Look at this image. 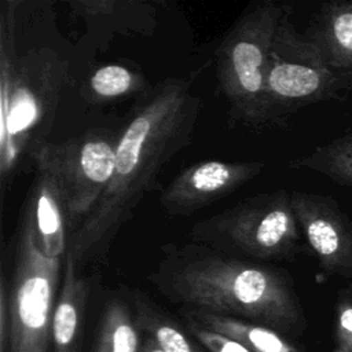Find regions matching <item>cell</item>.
<instances>
[{"label":"cell","mask_w":352,"mask_h":352,"mask_svg":"<svg viewBox=\"0 0 352 352\" xmlns=\"http://www.w3.org/2000/svg\"><path fill=\"white\" fill-rule=\"evenodd\" d=\"M146 78L136 70L118 63L96 69L84 84V96L94 103L122 99L144 89Z\"/></svg>","instance_id":"16"},{"label":"cell","mask_w":352,"mask_h":352,"mask_svg":"<svg viewBox=\"0 0 352 352\" xmlns=\"http://www.w3.org/2000/svg\"><path fill=\"white\" fill-rule=\"evenodd\" d=\"M60 289L52 316V352H81L82 324L89 296V282L76 260L66 253Z\"/></svg>","instance_id":"10"},{"label":"cell","mask_w":352,"mask_h":352,"mask_svg":"<svg viewBox=\"0 0 352 352\" xmlns=\"http://www.w3.org/2000/svg\"><path fill=\"white\" fill-rule=\"evenodd\" d=\"M135 320L140 331L151 338L162 352H202L198 349L187 334L166 316L153 301L143 293L133 294Z\"/></svg>","instance_id":"15"},{"label":"cell","mask_w":352,"mask_h":352,"mask_svg":"<svg viewBox=\"0 0 352 352\" xmlns=\"http://www.w3.org/2000/svg\"><path fill=\"white\" fill-rule=\"evenodd\" d=\"M186 326L191 336H194V338L209 352H252L242 344L223 334L208 330L191 320H186Z\"/></svg>","instance_id":"17"},{"label":"cell","mask_w":352,"mask_h":352,"mask_svg":"<svg viewBox=\"0 0 352 352\" xmlns=\"http://www.w3.org/2000/svg\"><path fill=\"white\" fill-rule=\"evenodd\" d=\"M334 352H352V307L340 314Z\"/></svg>","instance_id":"19"},{"label":"cell","mask_w":352,"mask_h":352,"mask_svg":"<svg viewBox=\"0 0 352 352\" xmlns=\"http://www.w3.org/2000/svg\"><path fill=\"white\" fill-rule=\"evenodd\" d=\"M264 166L261 161L206 160L191 164L164 190L161 206L170 216H188L257 177Z\"/></svg>","instance_id":"8"},{"label":"cell","mask_w":352,"mask_h":352,"mask_svg":"<svg viewBox=\"0 0 352 352\" xmlns=\"http://www.w3.org/2000/svg\"><path fill=\"white\" fill-rule=\"evenodd\" d=\"M188 238L254 261L285 257L296 241L292 198L283 191L256 194L195 223Z\"/></svg>","instance_id":"6"},{"label":"cell","mask_w":352,"mask_h":352,"mask_svg":"<svg viewBox=\"0 0 352 352\" xmlns=\"http://www.w3.org/2000/svg\"><path fill=\"white\" fill-rule=\"evenodd\" d=\"M140 352H162L158 345L148 337L144 338L143 344H142V348H140Z\"/></svg>","instance_id":"21"},{"label":"cell","mask_w":352,"mask_h":352,"mask_svg":"<svg viewBox=\"0 0 352 352\" xmlns=\"http://www.w3.org/2000/svg\"><path fill=\"white\" fill-rule=\"evenodd\" d=\"M36 169L34 183L26 199L33 219L37 243L45 256L65 258L72 228L67 210L54 177Z\"/></svg>","instance_id":"9"},{"label":"cell","mask_w":352,"mask_h":352,"mask_svg":"<svg viewBox=\"0 0 352 352\" xmlns=\"http://www.w3.org/2000/svg\"><path fill=\"white\" fill-rule=\"evenodd\" d=\"M19 1L0 11V182L3 197L26 155L45 144L67 80L66 62L51 48L22 56L15 50Z\"/></svg>","instance_id":"3"},{"label":"cell","mask_w":352,"mask_h":352,"mask_svg":"<svg viewBox=\"0 0 352 352\" xmlns=\"http://www.w3.org/2000/svg\"><path fill=\"white\" fill-rule=\"evenodd\" d=\"M333 32L338 44L352 51V12L338 15L333 22Z\"/></svg>","instance_id":"20"},{"label":"cell","mask_w":352,"mask_h":352,"mask_svg":"<svg viewBox=\"0 0 352 352\" xmlns=\"http://www.w3.org/2000/svg\"><path fill=\"white\" fill-rule=\"evenodd\" d=\"M143 340L135 315L120 298L106 302L96 327L92 352H140Z\"/></svg>","instance_id":"14"},{"label":"cell","mask_w":352,"mask_h":352,"mask_svg":"<svg viewBox=\"0 0 352 352\" xmlns=\"http://www.w3.org/2000/svg\"><path fill=\"white\" fill-rule=\"evenodd\" d=\"M282 11L274 3L250 6L235 21L216 51L220 89L234 118L260 126L270 121L265 73Z\"/></svg>","instance_id":"4"},{"label":"cell","mask_w":352,"mask_h":352,"mask_svg":"<svg viewBox=\"0 0 352 352\" xmlns=\"http://www.w3.org/2000/svg\"><path fill=\"white\" fill-rule=\"evenodd\" d=\"M120 135L94 129L58 143H45L30 157L34 168L58 184L72 234L94 212L106 192L116 166Z\"/></svg>","instance_id":"7"},{"label":"cell","mask_w":352,"mask_h":352,"mask_svg":"<svg viewBox=\"0 0 352 352\" xmlns=\"http://www.w3.org/2000/svg\"><path fill=\"white\" fill-rule=\"evenodd\" d=\"M67 4L94 34H151L155 26V8L148 1L74 0Z\"/></svg>","instance_id":"11"},{"label":"cell","mask_w":352,"mask_h":352,"mask_svg":"<svg viewBox=\"0 0 352 352\" xmlns=\"http://www.w3.org/2000/svg\"><path fill=\"white\" fill-rule=\"evenodd\" d=\"M201 113V99L182 78L160 82L133 113L120 135L111 182L94 212L70 235L67 252L78 267L96 261L120 228L154 187L160 170L190 144Z\"/></svg>","instance_id":"1"},{"label":"cell","mask_w":352,"mask_h":352,"mask_svg":"<svg viewBox=\"0 0 352 352\" xmlns=\"http://www.w3.org/2000/svg\"><path fill=\"white\" fill-rule=\"evenodd\" d=\"M320 87V76L314 67L287 58L271 48L265 73V96L270 118L275 110L293 100L312 96Z\"/></svg>","instance_id":"12"},{"label":"cell","mask_w":352,"mask_h":352,"mask_svg":"<svg viewBox=\"0 0 352 352\" xmlns=\"http://www.w3.org/2000/svg\"><path fill=\"white\" fill-rule=\"evenodd\" d=\"M148 280L168 300L271 327L296 329L301 312L285 274L249 258L191 242L168 243Z\"/></svg>","instance_id":"2"},{"label":"cell","mask_w":352,"mask_h":352,"mask_svg":"<svg viewBox=\"0 0 352 352\" xmlns=\"http://www.w3.org/2000/svg\"><path fill=\"white\" fill-rule=\"evenodd\" d=\"M186 320L223 334L252 352H300L279 331L243 319L212 314L201 309H183Z\"/></svg>","instance_id":"13"},{"label":"cell","mask_w":352,"mask_h":352,"mask_svg":"<svg viewBox=\"0 0 352 352\" xmlns=\"http://www.w3.org/2000/svg\"><path fill=\"white\" fill-rule=\"evenodd\" d=\"M63 260L51 258L40 249L26 202L16 227L14 270L8 280L11 331L7 352H48Z\"/></svg>","instance_id":"5"},{"label":"cell","mask_w":352,"mask_h":352,"mask_svg":"<svg viewBox=\"0 0 352 352\" xmlns=\"http://www.w3.org/2000/svg\"><path fill=\"white\" fill-rule=\"evenodd\" d=\"M11 331V309H10V290L6 275L0 279V352L8 351Z\"/></svg>","instance_id":"18"}]
</instances>
